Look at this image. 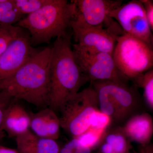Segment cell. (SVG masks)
<instances>
[{"label":"cell","mask_w":153,"mask_h":153,"mask_svg":"<svg viewBox=\"0 0 153 153\" xmlns=\"http://www.w3.org/2000/svg\"><path fill=\"white\" fill-rule=\"evenodd\" d=\"M134 85L143 89V99L150 110L153 109V70H149L137 76L132 81Z\"/></svg>","instance_id":"cell-17"},{"label":"cell","mask_w":153,"mask_h":153,"mask_svg":"<svg viewBox=\"0 0 153 153\" xmlns=\"http://www.w3.org/2000/svg\"><path fill=\"white\" fill-rule=\"evenodd\" d=\"M30 131L37 136L57 140L61 128L60 118L49 107L36 113L30 112Z\"/></svg>","instance_id":"cell-12"},{"label":"cell","mask_w":153,"mask_h":153,"mask_svg":"<svg viewBox=\"0 0 153 153\" xmlns=\"http://www.w3.org/2000/svg\"><path fill=\"white\" fill-rule=\"evenodd\" d=\"M99 81L115 108L118 126H122L133 116L143 112L142 99L135 85L108 80Z\"/></svg>","instance_id":"cell-9"},{"label":"cell","mask_w":153,"mask_h":153,"mask_svg":"<svg viewBox=\"0 0 153 153\" xmlns=\"http://www.w3.org/2000/svg\"><path fill=\"white\" fill-rule=\"evenodd\" d=\"M101 140L110 145L115 153L129 152L132 148L121 126L111 125L104 131Z\"/></svg>","instance_id":"cell-16"},{"label":"cell","mask_w":153,"mask_h":153,"mask_svg":"<svg viewBox=\"0 0 153 153\" xmlns=\"http://www.w3.org/2000/svg\"><path fill=\"white\" fill-rule=\"evenodd\" d=\"M121 126L131 142L141 146L150 143L153 134V119L149 114L142 112L134 115Z\"/></svg>","instance_id":"cell-13"},{"label":"cell","mask_w":153,"mask_h":153,"mask_svg":"<svg viewBox=\"0 0 153 153\" xmlns=\"http://www.w3.org/2000/svg\"><path fill=\"white\" fill-rule=\"evenodd\" d=\"M97 149L98 153H115L110 145L102 140Z\"/></svg>","instance_id":"cell-26"},{"label":"cell","mask_w":153,"mask_h":153,"mask_svg":"<svg viewBox=\"0 0 153 153\" xmlns=\"http://www.w3.org/2000/svg\"><path fill=\"white\" fill-rule=\"evenodd\" d=\"M76 14L73 20L93 27L102 26L117 36L124 34L117 22L109 14L123 4L121 0H73Z\"/></svg>","instance_id":"cell-7"},{"label":"cell","mask_w":153,"mask_h":153,"mask_svg":"<svg viewBox=\"0 0 153 153\" xmlns=\"http://www.w3.org/2000/svg\"><path fill=\"white\" fill-rule=\"evenodd\" d=\"M70 28L76 45L88 51L112 54L118 37L102 26L93 27L73 20Z\"/></svg>","instance_id":"cell-10"},{"label":"cell","mask_w":153,"mask_h":153,"mask_svg":"<svg viewBox=\"0 0 153 153\" xmlns=\"http://www.w3.org/2000/svg\"><path fill=\"white\" fill-rule=\"evenodd\" d=\"M14 99L6 110L3 130L10 137H17L30 131V117L22 105Z\"/></svg>","instance_id":"cell-14"},{"label":"cell","mask_w":153,"mask_h":153,"mask_svg":"<svg viewBox=\"0 0 153 153\" xmlns=\"http://www.w3.org/2000/svg\"><path fill=\"white\" fill-rule=\"evenodd\" d=\"M112 56L118 70L128 80L152 69L153 48L124 33L117 38Z\"/></svg>","instance_id":"cell-4"},{"label":"cell","mask_w":153,"mask_h":153,"mask_svg":"<svg viewBox=\"0 0 153 153\" xmlns=\"http://www.w3.org/2000/svg\"><path fill=\"white\" fill-rule=\"evenodd\" d=\"M49 107L57 112L88 82L76 63L67 34L56 38L52 47Z\"/></svg>","instance_id":"cell-2"},{"label":"cell","mask_w":153,"mask_h":153,"mask_svg":"<svg viewBox=\"0 0 153 153\" xmlns=\"http://www.w3.org/2000/svg\"><path fill=\"white\" fill-rule=\"evenodd\" d=\"M144 8L146 16L152 32L153 31V1L140 0Z\"/></svg>","instance_id":"cell-25"},{"label":"cell","mask_w":153,"mask_h":153,"mask_svg":"<svg viewBox=\"0 0 153 153\" xmlns=\"http://www.w3.org/2000/svg\"><path fill=\"white\" fill-rule=\"evenodd\" d=\"M139 153H153V145L150 143L146 145H140Z\"/></svg>","instance_id":"cell-27"},{"label":"cell","mask_w":153,"mask_h":153,"mask_svg":"<svg viewBox=\"0 0 153 153\" xmlns=\"http://www.w3.org/2000/svg\"><path fill=\"white\" fill-rule=\"evenodd\" d=\"M105 131H98L88 129L79 136L75 137L77 138L82 144L93 151L98 148Z\"/></svg>","instance_id":"cell-21"},{"label":"cell","mask_w":153,"mask_h":153,"mask_svg":"<svg viewBox=\"0 0 153 153\" xmlns=\"http://www.w3.org/2000/svg\"><path fill=\"white\" fill-rule=\"evenodd\" d=\"M99 111L95 91L91 85L76 94L60 108L61 128L72 137L89 129L94 113Z\"/></svg>","instance_id":"cell-5"},{"label":"cell","mask_w":153,"mask_h":153,"mask_svg":"<svg viewBox=\"0 0 153 153\" xmlns=\"http://www.w3.org/2000/svg\"><path fill=\"white\" fill-rule=\"evenodd\" d=\"M7 94L0 91V143L3 140L5 137V132L3 130V120L6 110L9 105L13 100Z\"/></svg>","instance_id":"cell-24"},{"label":"cell","mask_w":153,"mask_h":153,"mask_svg":"<svg viewBox=\"0 0 153 153\" xmlns=\"http://www.w3.org/2000/svg\"><path fill=\"white\" fill-rule=\"evenodd\" d=\"M15 139L21 153H58L60 150L57 140L40 137L30 131Z\"/></svg>","instance_id":"cell-15"},{"label":"cell","mask_w":153,"mask_h":153,"mask_svg":"<svg viewBox=\"0 0 153 153\" xmlns=\"http://www.w3.org/2000/svg\"><path fill=\"white\" fill-rule=\"evenodd\" d=\"M50 0H13L15 7L24 16L30 15L40 10Z\"/></svg>","instance_id":"cell-19"},{"label":"cell","mask_w":153,"mask_h":153,"mask_svg":"<svg viewBox=\"0 0 153 153\" xmlns=\"http://www.w3.org/2000/svg\"><path fill=\"white\" fill-rule=\"evenodd\" d=\"M75 14L72 1L50 0L40 10L21 19L18 26L29 31L31 43H48L52 38L67 35Z\"/></svg>","instance_id":"cell-3"},{"label":"cell","mask_w":153,"mask_h":153,"mask_svg":"<svg viewBox=\"0 0 153 153\" xmlns=\"http://www.w3.org/2000/svg\"><path fill=\"white\" fill-rule=\"evenodd\" d=\"M0 153H21L17 149L7 147L0 144Z\"/></svg>","instance_id":"cell-28"},{"label":"cell","mask_w":153,"mask_h":153,"mask_svg":"<svg viewBox=\"0 0 153 153\" xmlns=\"http://www.w3.org/2000/svg\"><path fill=\"white\" fill-rule=\"evenodd\" d=\"M24 29L14 25L0 28V55L3 53L11 41L17 38Z\"/></svg>","instance_id":"cell-20"},{"label":"cell","mask_w":153,"mask_h":153,"mask_svg":"<svg viewBox=\"0 0 153 153\" xmlns=\"http://www.w3.org/2000/svg\"><path fill=\"white\" fill-rule=\"evenodd\" d=\"M23 18L15 7L13 0H0V28L13 25Z\"/></svg>","instance_id":"cell-18"},{"label":"cell","mask_w":153,"mask_h":153,"mask_svg":"<svg viewBox=\"0 0 153 153\" xmlns=\"http://www.w3.org/2000/svg\"><path fill=\"white\" fill-rule=\"evenodd\" d=\"M91 148L82 144L76 137H72L63 146H60L58 153H91Z\"/></svg>","instance_id":"cell-22"},{"label":"cell","mask_w":153,"mask_h":153,"mask_svg":"<svg viewBox=\"0 0 153 153\" xmlns=\"http://www.w3.org/2000/svg\"><path fill=\"white\" fill-rule=\"evenodd\" d=\"M37 52L32 47L30 36L23 30L0 55V80L15 73Z\"/></svg>","instance_id":"cell-11"},{"label":"cell","mask_w":153,"mask_h":153,"mask_svg":"<svg viewBox=\"0 0 153 153\" xmlns=\"http://www.w3.org/2000/svg\"><path fill=\"white\" fill-rule=\"evenodd\" d=\"M124 34L139 39L153 48V36L143 4L133 0L122 4L109 14Z\"/></svg>","instance_id":"cell-8"},{"label":"cell","mask_w":153,"mask_h":153,"mask_svg":"<svg viewBox=\"0 0 153 153\" xmlns=\"http://www.w3.org/2000/svg\"><path fill=\"white\" fill-rule=\"evenodd\" d=\"M72 50L76 63L91 83L108 80L128 84V79L117 68L112 54L88 51L75 44Z\"/></svg>","instance_id":"cell-6"},{"label":"cell","mask_w":153,"mask_h":153,"mask_svg":"<svg viewBox=\"0 0 153 153\" xmlns=\"http://www.w3.org/2000/svg\"><path fill=\"white\" fill-rule=\"evenodd\" d=\"M52 47L38 51L15 73L0 80V91L42 108L49 107Z\"/></svg>","instance_id":"cell-1"},{"label":"cell","mask_w":153,"mask_h":153,"mask_svg":"<svg viewBox=\"0 0 153 153\" xmlns=\"http://www.w3.org/2000/svg\"><path fill=\"white\" fill-rule=\"evenodd\" d=\"M111 124L109 118L98 111L94 113L92 117L89 129L104 131Z\"/></svg>","instance_id":"cell-23"},{"label":"cell","mask_w":153,"mask_h":153,"mask_svg":"<svg viewBox=\"0 0 153 153\" xmlns=\"http://www.w3.org/2000/svg\"><path fill=\"white\" fill-rule=\"evenodd\" d=\"M130 153V152H128V153Z\"/></svg>","instance_id":"cell-29"}]
</instances>
